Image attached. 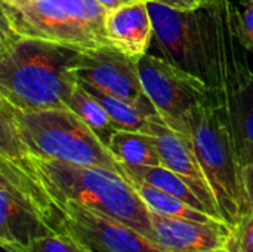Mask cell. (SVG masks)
I'll return each instance as SVG.
<instances>
[{
	"label": "cell",
	"mask_w": 253,
	"mask_h": 252,
	"mask_svg": "<svg viewBox=\"0 0 253 252\" xmlns=\"http://www.w3.org/2000/svg\"><path fill=\"white\" fill-rule=\"evenodd\" d=\"M231 230L230 252H253V212H249Z\"/></svg>",
	"instance_id": "cell-21"
},
{
	"label": "cell",
	"mask_w": 253,
	"mask_h": 252,
	"mask_svg": "<svg viewBox=\"0 0 253 252\" xmlns=\"http://www.w3.org/2000/svg\"><path fill=\"white\" fill-rule=\"evenodd\" d=\"M79 83L93 97L96 98L102 107L105 108V111L108 113L113 125L117 129H123V131H139V132H147L150 122L154 116H159L157 110L154 108V105L151 104V101L147 102H130L122 98H117L111 94H107L104 91H101L99 88L86 83V82H80Z\"/></svg>",
	"instance_id": "cell-15"
},
{
	"label": "cell",
	"mask_w": 253,
	"mask_h": 252,
	"mask_svg": "<svg viewBox=\"0 0 253 252\" xmlns=\"http://www.w3.org/2000/svg\"><path fill=\"white\" fill-rule=\"evenodd\" d=\"M10 248V247H7ZM16 250V248H13ZM19 252H89L86 248H83L79 242H76L73 238L53 232L50 235H46L43 238H39L33 241L27 248L16 250Z\"/></svg>",
	"instance_id": "cell-20"
},
{
	"label": "cell",
	"mask_w": 253,
	"mask_h": 252,
	"mask_svg": "<svg viewBox=\"0 0 253 252\" xmlns=\"http://www.w3.org/2000/svg\"><path fill=\"white\" fill-rule=\"evenodd\" d=\"M107 147L123 168L162 166L156 138L150 134L117 129Z\"/></svg>",
	"instance_id": "cell-16"
},
{
	"label": "cell",
	"mask_w": 253,
	"mask_h": 252,
	"mask_svg": "<svg viewBox=\"0 0 253 252\" xmlns=\"http://www.w3.org/2000/svg\"><path fill=\"white\" fill-rule=\"evenodd\" d=\"M0 100L7 104L19 143L27 151L47 159L104 168L126 177L108 147L70 108L22 111L4 98Z\"/></svg>",
	"instance_id": "cell-5"
},
{
	"label": "cell",
	"mask_w": 253,
	"mask_h": 252,
	"mask_svg": "<svg viewBox=\"0 0 253 252\" xmlns=\"http://www.w3.org/2000/svg\"><path fill=\"white\" fill-rule=\"evenodd\" d=\"M145 134H150L156 138L162 166L179 175L196 192L208 212L222 220L215 196L211 190L208 178L202 169V165L194 153L188 137L169 128L160 116H154L151 119L148 131Z\"/></svg>",
	"instance_id": "cell-12"
},
{
	"label": "cell",
	"mask_w": 253,
	"mask_h": 252,
	"mask_svg": "<svg viewBox=\"0 0 253 252\" xmlns=\"http://www.w3.org/2000/svg\"><path fill=\"white\" fill-rule=\"evenodd\" d=\"M187 137L208 178L222 220L233 229L248 214L243 165L230 129L212 100L187 117Z\"/></svg>",
	"instance_id": "cell-6"
},
{
	"label": "cell",
	"mask_w": 253,
	"mask_h": 252,
	"mask_svg": "<svg viewBox=\"0 0 253 252\" xmlns=\"http://www.w3.org/2000/svg\"><path fill=\"white\" fill-rule=\"evenodd\" d=\"M104 9L107 10H113V9H117L119 6H122V0H96Z\"/></svg>",
	"instance_id": "cell-25"
},
{
	"label": "cell",
	"mask_w": 253,
	"mask_h": 252,
	"mask_svg": "<svg viewBox=\"0 0 253 252\" xmlns=\"http://www.w3.org/2000/svg\"><path fill=\"white\" fill-rule=\"evenodd\" d=\"M105 31L110 45L133 59L144 56L153 40V22L147 1L122 4L107 10Z\"/></svg>",
	"instance_id": "cell-14"
},
{
	"label": "cell",
	"mask_w": 253,
	"mask_h": 252,
	"mask_svg": "<svg viewBox=\"0 0 253 252\" xmlns=\"http://www.w3.org/2000/svg\"><path fill=\"white\" fill-rule=\"evenodd\" d=\"M154 242L166 252H230L231 227L151 212Z\"/></svg>",
	"instance_id": "cell-13"
},
{
	"label": "cell",
	"mask_w": 253,
	"mask_h": 252,
	"mask_svg": "<svg viewBox=\"0 0 253 252\" xmlns=\"http://www.w3.org/2000/svg\"><path fill=\"white\" fill-rule=\"evenodd\" d=\"M67 107L74 111L105 146H108L110 138L117 131V128L113 125L102 104L96 98H93L80 83L73 91Z\"/></svg>",
	"instance_id": "cell-19"
},
{
	"label": "cell",
	"mask_w": 253,
	"mask_h": 252,
	"mask_svg": "<svg viewBox=\"0 0 253 252\" xmlns=\"http://www.w3.org/2000/svg\"><path fill=\"white\" fill-rule=\"evenodd\" d=\"M53 230L89 252H166L135 229L76 202H55Z\"/></svg>",
	"instance_id": "cell-9"
},
{
	"label": "cell",
	"mask_w": 253,
	"mask_h": 252,
	"mask_svg": "<svg viewBox=\"0 0 253 252\" xmlns=\"http://www.w3.org/2000/svg\"><path fill=\"white\" fill-rule=\"evenodd\" d=\"M153 22V39L170 64L205 80V56L196 10H178L147 1Z\"/></svg>",
	"instance_id": "cell-10"
},
{
	"label": "cell",
	"mask_w": 253,
	"mask_h": 252,
	"mask_svg": "<svg viewBox=\"0 0 253 252\" xmlns=\"http://www.w3.org/2000/svg\"><path fill=\"white\" fill-rule=\"evenodd\" d=\"M56 205L19 162L0 156V245L16 250L53 233Z\"/></svg>",
	"instance_id": "cell-7"
},
{
	"label": "cell",
	"mask_w": 253,
	"mask_h": 252,
	"mask_svg": "<svg viewBox=\"0 0 253 252\" xmlns=\"http://www.w3.org/2000/svg\"><path fill=\"white\" fill-rule=\"evenodd\" d=\"M74 73L80 82L90 83L117 98L138 104L150 101L139 79L136 59L114 46L80 52Z\"/></svg>",
	"instance_id": "cell-11"
},
{
	"label": "cell",
	"mask_w": 253,
	"mask_h": 252,
	"mask_svg": "<svg viewBox=\"0 0 253 252\" xmlns=\"http://www.w3.org/2000/svg\"><path fill=\"white\" fill-rule=\"evenodd\" d=\"M237 27L243 45L253 53V0H239Z\"/></svg>",
	"instance_id": "cell-22"
},
{
	"label": "cell",
	"mask_w": 253,
	"mask_h": 252,
	"mask_svg": "<svg viewBox=\"0 0 253 252\" xmlns=\"http://www.w3.org/2000/svg\"><path fill=\"white\" fill-rule=\"evenodd\" d=\"M139 198L144 201L150 212L165 215V217H172V218H184V220H191V221H200V223H211V224H227L224 220L216 218L211 215L206 211H200L187 202L148 184L139 180H129Z\"/></svg>",
	"instance_id": "cell-17"
},
{
	"label": "cell",
	"mask_w": 253,
	"mask_h": 252,
	"mask_svg": "<svg viewBox=\"0 0 253 252\" xmlns=\"http://www.w3.org/2000/svg\"><path fill=\"white\" fill-rule=\"evenodd\" d=\"M145 95L163 122L173 131L187 135V117L211 100L208 83L165 58L145 53L136 59Z\"/></svg>",
	"instance_id": "cell-8"
},
{
	"label": "cell",
	"mask_w": 253,
	"mask_h": 252,
	"mask_svg": "<svg viewBox=\"0 0 253 252\" xmlns=\"http://www.w3.org/2000/svg\"><path fill=\"white\" fill-rule=\"evenodd\" d=\"M136 1H148V0H122L123 4H127V3H136Z\"/></svg>",
	"instance_id": "cell-26"
},
{
	"label": "cell",
	"mask_w": 253,
	"mask_h": 252,
	"mask_svg": "<svg viewBox=\"0 0 253 252\" xmlns=\"http://www.w3.org/2000/svg\"><path fill=\"white\" fill-rule=\"evenodd\" d=\"M123 169L126 172L127 180L133 178V180L148 183V184L187 202L188 205L208 212V209L205 208L203 202L199 199L196 192L179 175H176L170 169H168L165 166H138V168H123Z\"/></svg>",
	"instance_id": "cell-18"
},
{
	"label": "cell",
	"mask_w": 253,
	"mask_h": 252,
	"mask_svg": "<svg viewBox=\"0 0 253 252\" xmlns=\"http://www.w3.org/2000/svg\"><path fill=\"white\" fill-rule=\"evenodd\" d=\"M243 186L249 212H253V163H248L243 166Z\"/></svg>",
	"instance_id": "cell-23"
},
{
	"label": "cell",
	"mask_w": 253,
	"mask_h": 252,
	"mask_svg": "<svg viewBox=\"0 0 253 252\" xmlns=\"http://www.w3.org/2000/svg\"><path fill=\"white\" fill-rule=\"evenodd\" d=\"M211 100L227 123L240 163H253V71L234 0H209L197 9Z\"/></svg>",
	"instance_id": "cell-2"
},
{
	"label": "cell",
	"mask_w": 253,
	"mask_h": 252,
	"mask_svg": "<svg viewBox=\"0 0 253 252\" xmlns=\"http://www.w3.org/2000/svg\"><path fill=\"white\" fill-rule=\"evenodd\" d=\"M96 0H1V25L15 34L80 52L111 46Z\"/></svg>",
	"instance_id": "cell-4"
},
{
	"label": "cell",
	"mask_w": 253,
	"mask_h": 252,
	"mask_svg": "<svg viewBox=\"0 0 253 252\" xmlns=\"http://www.w3.org/2000/svg\"><path fill=\"white\" fill-rule=\"evenodd\" d=\"M0 156L22 163L53 202H76L135 229L154 242L151 212L126 177L104 168L47 159L27 151L7 111L0 114Z\"/></svg>",
	"instance_id": "cell-1"
},
{
	"label": "cell",
	"mask_w": 253,
	"mask_h": 252,
	"mask_svg": "<svg viewBox=\"0 0 253 252\" xmlns=\"http://www.w3.org/2000/svg\"><path fill=\"white\" fill-rule=\"evenodd\" d=\"M80 50L15 34L1 25L0 98L22 111L68 108Z\"/></svg>",
	"instance_id": "cell-3"
},
{
	"label": "cell",
	"mask_w": 253,
	"mask_h": 252,
	"mask_svg": "<svg viewBox=\"0 0 253 252\" xmlns=\"http://www.w3.org/2000/svg\"><path fill=\"white\" fill-rule=\"evenodd\" d=\"M1 252H19L13 248H7V247H1Z\"/></svg>",
	"instance_id": "cell-27"
},
{
	"label": "cell",
	"mask_w": 253,
	"mask_h": 252,
	"mask_svg": "<svg viewBox=\"0 0 253 252\" xmlns=\"http://www.w3.org/2000/svg\"><path fill=\"white\" fill-rule=\"evenodd\" d=\"M148 1H156L178 10H196L203 4V0H148Z\"/></svg>",
	"instance_id": "cell-24"
}]
</instances>
